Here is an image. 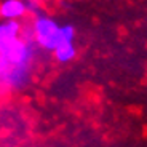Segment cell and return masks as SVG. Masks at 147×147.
I'll use <instances>...</instances> for the list:
<instances>
[{"mask_svg": "<svg viewBox=\"0 0 147 147\" xmlns=\"http://www.w3.org/2000/svg\"><path fill=\"white\" fill-rule=\"evenodd\" d=\"M30 29H32V35L37 47L45 51L53 53L61 42V38H59L61 26L58 24V21H55L53 18L43 15V13L34 16L32 22H30Z\"/></svg>", "mask_w": 147, "mask_h": 147, "instance_id": "6da1fadb", "label": "cell"}, {"mask_svg": "<svg viewBox=\"0 0 147 147\" xmlns=\"http://www.w3.org/2000/svg\"><path fill=\"white\" fill-rule=\"evenodd\" d=\"M26 15V0H3L0 3V18L2 19H22Z\"/></svg>", "mask_w": 147, "mask_h": 147, "instance_id": "7a4b0ae2", "label": "cell"}, {"mask_svg": "<svg viewBox=\"0 0 147 147\" xmlns=\"http://www.w3.org/2000/svg\"><path fill=\"white\" fill-rule=\"evenodd\" d=\"M55 59L61 64L70 63L75 56H77V48H75V42H66L56 47V50L53 51Z\"/></svg>", "mask_w": 147, "mask_h": 147, "instance_id": "3957f363", "label": "cell"}, {"mask_svg": "<svg viewBox=\"0 0 147 147\" xmlns=\"http://www.w3.org/2000/svg\"><path fill=\"white\" fill-rule=\"evenodd\" d=\"M59 45L66 43V42H75V29H74L72 24H64L61 26V30H59Z\"/></svg>", "mask_w": 147, "mask_h": 147, "instance_id": "277c9868", "label": "cell"}, {"mask_svg": "<svg viewBox=\"0 0 147 147\" xmlns=\"http://www.w3.org/2000/svg\"><path fill=\"white\" fill-rule=\"evenodd\" d=\"M26 7H27V13H30L32 16H37L42 13V7L37 0H26Z\"/></svg>", "mask_w": 147, "mask_h": 147, "instance_id": "5b68a950", "label": "cell"}]
</instances>
